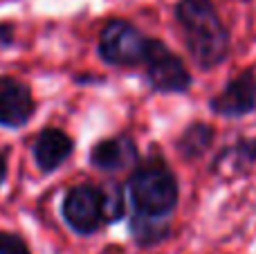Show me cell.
Here are the masks:
<instances>
[{"label": "cell", "mask_w": 256, "mask_h": 254, "mask_svg": "<svg viewBox=\"0 0 256 254\" xmlns=\"http://www.w3.org/2000/svg\"><path fill=\"white\" fill-rule=\"evenodd\" d=\"M72 151H74L72 138L58 128L40 130L38 138L34 140V146H32L36 164H38V169L45 171V174L58 169V166L72 156Z\"/></svg>", "instance_id": "cell-8"}, {"label": "cell", "mask_w": 256, "mask_h": 254, "mask_svg": "<svg viewBox=\"0 0 256 254\" xmlns=\"http://www.w3.org/2000/svg\"><path fill=\"white\" fill-rule=\"evenodd\" d=\"M146 76L153 90L158 92H184L191 86V74L178 54H173L162 40L153 38L148 48V56L144 61Z\"/></svg>", "instance_id": "cell-4"}, {"label": "cell", "mask_w": 256, "mask_h": 254, "mask_svg": "<svg viewBox=\"0 0 256 254\" xmlns=\"http://www.w3.org/2000/svg\"><path fill=\"white\" fill-rule=\"evenodd\" d=\"M214 112L222 117H240L256 108V76L254 72H243L225 86L218 97L212 99Z\"/></svg>", "instance_id": "cell-7"}, {"label": "cell", "mask_w": 256, "mask_h": 254, "mask_svg": "<svg viewBox=\"0 0 256 254\" xmlns=\"http://www.w3.org/2000/svg\"><path fill=\"white\" fill-rule=\"evenodd\" d=\"M7 171H9V148H0V187L7 180Z\"/></svg>", "instance_id": "cell-13"}, {"label": "cell", "mask_w": 256, "mask_h": 254, "mask_svg": "<svg viewBox=\"0 0 256 254\" xmlns=\"http://www.w3.org/2000/svg\"><path fill=\"white\" fill-rule=\"evenodd\" d=\"M14 34H12V25H0V48L12 45Z\"/></svg>", "instance_id": "cell-14"}, {"label": "cell", "mask_w": 256, "mask_h": 254, "mask_svg": "<svg viewBox=\"0 0 256 254\" xmlns=\"http://www.w3.org/2000/svg\"><path fill=\"white\" fill-rule=\"evenodd\" d=\"M128 196L135 218L168 220L178 205V182L166 164L146 162L132 174Z\"/></svg>", "instance_id": "cell-2"}, {"label": "cell", "mask_w": 256, "mask_h": 254, "mask_svg": "<svg viewBox=\"0 0 256 254\" xmlns=\"http://www.w3.org/2000/svg\"><path fill=\"white\" fill-rule=\"evenodd\" d=\"M102 196H104V220L106 223H115L124 216L126 210V202H124V192L120 187H108L102 189Z\"/></svg>", "instance_id": "cell-11"}, {"label": "cell", "mask_w": 256, "mask_h": 254, "mask_svg": "<svg viewBox=\"0 0 256 254\" xmlns=\"http://www.w3.org/2000/svg\"><path fill=\"white\" fill-rule=\"evenodd\" d=\"M214 140V128L207 124H194L182 133V138L178 140V151H180L182 158L186 160H196L200 158L204 151L209 148Z\"/></svg>", "instance_id": "cell-10"}, {"label": "cell", "mask_w": 256, "mask_h": 254, "mask_svg": "<svg viewBox=\"0 0 256 254\" xmlns=\"http://www.w3.org/2000/svg\"><path fill=\"white\" fill-rule=\"evenodd\" d=\"M137 160V148L128 138H110L94 144L90 151V162L102 171H120Z\"/></svg>", "instance_id": "cell-9"}, {"label": "cell", "mask_w": 256, "mask_h": 254, "mask_svg": "<svg viewBox=\"0 0 256 254\" xmlns=\"http://www.w3.org/2000/svg\"><path fill=\"white\" fill-rule=\"evenodd\" d=\"M0 254H32L22 236L14 232H0Z\"/></svg>", "instance_id": "cell-12"}, {"label": "cell", "mask_w": 256, "mask_h": 254, "mask_svg": "<svg viewBox=\"0 0 256 254\" xmlns=\"http://www.w3.org/2000/svg\"><path fill=\"white\" fill-rule=\"evenodd\" d=\"M150 40L153 38L144 36L135 25L115 18L102 30L99 54L110 66H122V68L142 66L146 61V56H148Z\"/></svg>", "instance_id": "cell-3"}, {"label": "cell", "mask_w": 256, "mask_h": 254, "mask_svg": "<svg viewBox=\"0 0 256 254\" xmlns=\"http://www.w3.org/2000/svg\"><path fill=\"white\" fill-rule=\"evenodd\" d=\"M34 110L36 106L30 88L12 76H0V126L22 128Z\"/></svg>", "instance_id": "cell-6"}, {"label": "cell", "mask_w": 256, "mask_h": 254, "mask_svg": "<svg viewBox=\"0 0 256 254\" xmlns=\"http://www.w3.org/2000/svg\"><path fill=\"white\" fill-rule=\"evenodd\" d=\"M63 218L76 234H92L104 223L102 189L92 184H76L63 198Z\"/></svg>", "instance_id": "cell-5"}, {"label": "cell", "mask_w": 256, "mask_h": 254, "mask_svg": "<svg viewBox=\"0 0 256 254\" xmlns=\"http://www.w3.org/2000/svg\"><path fill=\"white\" fill-rule=\"evenodd\" d=\"M178 20L184 30V43L200 68H214L227 56L230 34L212 0H180Z\"/></svg>", "instance_id": "cell-1"}]
</instances>
